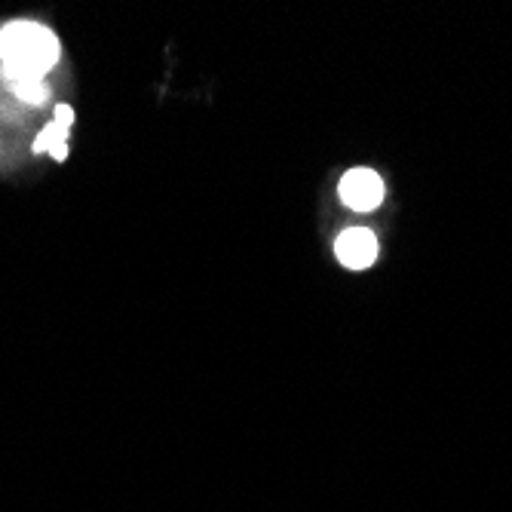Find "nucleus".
Wrapping results in <instances>:
<instances>
[{
    "mask_svg": "<svg viewBox=\"0 0 512 512\" xmlns=\"http://www.w3.org/2000/svg\"><path fill=\"white\" fill-rule=\"evenodd\" d=\"M13 92L22 99V102H31V105H43L50 99V92H46V83H16Z\"/></svg>",
    "mask_w": 512,
    "mask_h": 512,
    "instance_id": "39448f33",
    "label": "nucleus"
},
{
    "mask_svg": "<svg viewBox=\"0 0 512 512\" xmlns=\"http://www.w3.org/2000/svg\"><path fill=\"white\" fill-rule=\"evenodd\" d=\"M74 108L71 105H56V114L53 120L43 126V132L37 135V142H34V151L37 154H50L53 160H65L68 157V135L74 129Z\"/></svg>",
    "mask_w": 512,
    "mask_h": 512,
    "instance_id": "20e7f679",
    "label": "nucleus"
},
{
    "mask_svg": "<svg viewBox=\"0 0 512 512\" xmlns=\"http://www.w3.org/2000/svg\"><path fill=\"white\" fill-rule=\"evenodd\" d=\"M338 194L344 200V206H350L353 212H375L384 203V181L375 169H350L344 172Z\"/></svg>",
    "mask_w": 512,
    "mask_h": 512,
    "instance_id": "f03ea898",
    "label": "nucleus"
},
{
    "mask_svg": "<svg viewBox=\"0 0 512 512\" xmlns=\"http://www.w3.org/2000/svg\"><path fill=\"white\" fill-rule=\"evenodd\" d=\"M335 255L347 270H368L378 261V237L365 227H350L335 240Z\"/></svg>",
    "mask_w": 512,
    "mask_h": 512,
    "instance_id": "7ed1b4c3",
    "label": "nucleus"
},
{
    "mask_svg": "<svg viewBox=\"0 0 512 512\" xmlns=\"http://www.w3.org/2000/svg\"><path fill=\"white\" fill-rule=\"evenodd\" d=\"M62 59V43L53 28L19 19L0 28V71L16 83H40Z\"/></svg>",
    "mask_w": 512,
    "mask_h": 512,
    "instance_id": "f257e3e1",
    "label": "nucleus"
}]
</instances>
